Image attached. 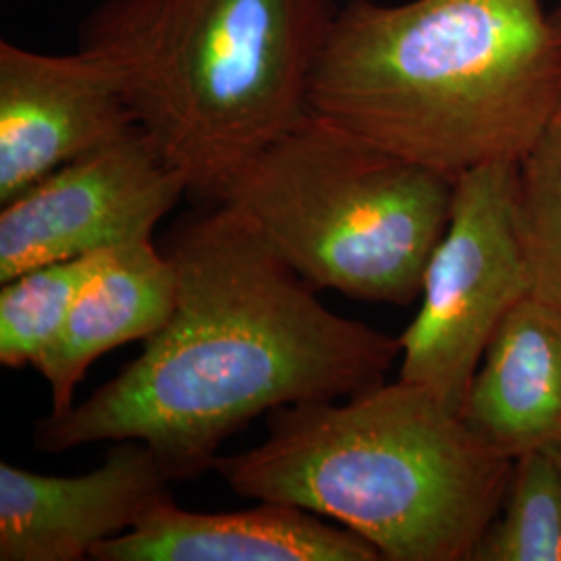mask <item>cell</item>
<instances>
[{
	"instance_id": "8992f818",
	"label": "cell",
	"mask_w": 561,
	"mask_h": 561,
	"mask_svg": "<svg viewBox=\"0 0 561 561\" xmlns=\"http://www.w3.org/2000/svg\"><path fill=\"white\" fill-rule=\"evenodd\" d=\"M518 162H489L456 181L451 219L400 335L398 379L460 414L503 319L533 294L516 221Z\"/></svg>"
},
{
	"instance_id": "5bb4252c",
	"label": "cell",
	"mask_w": 561,
	"mask_h": 561,
	"mask_svg": "<svg viewBox=\"0 0 561 561\" xmlns=\"http://www.w3.org/2000/svg\"><path fill=\"white\" fill-rule=\"evenodd\" d=\"M104 252L48 262L0 285V364L23 368L41 360L59 337L83 283L101 264Z\"/></svg>"
},
{
	"instance_id": "7a4b0ae2",
	"label": "cell",
	"mask_w": 561,
	"mask_h": 561,
	"mask_svg": "<svg viewBox=\"0 0 561 561\" xmlns=\"http://www.w3.org/2000/svg\"><path fill=\"white\" fill-rule=\"evenodd\" d=\"M308 106L447 180L520 162L561 115V30L542 0H350Z\"/></svg>"
},
{
	"instance_id": "277c9868",
	"label": "cell",
	"mask_w": 561,
	"mask_h": 561,
	"mask_svg": "<svg viewBox=\"0 0 561 561\" xmlns=\"http://www.w3.org/2000/svg\"><path fill=\"white\" fill-rule=\"evenodd\" d=\"M335 0H104L80 48L104 60L187 192L231 178L310 113Z\"/></svg>"
},
{
	"instance_id": "9c48e42d",
	"label": "cell",
	"mask_w": 561,
	"mask_h": 561,
	"mask_svg": "<svg viewBox=\"0 0 561 561\" xmlns=\"http://www.w3.org/2000/svg\"><path fill=\"white\" fill-rule=\"evenodd\" d=\"M175 481L141 442H115L76 477L0 463V561H81L129 530Z\"/></svg>"
},
{
	"instance_id": "3957f363",
	"label": "cell",
	"mask_w": 561,
	"mask_h": 561,
	"mask_svg": "<svg viewBox=\"0 0 561 561\" xmlns=\"http://www.w3.org/2000/svg\"><path fill=\"white\" fill-rule=\"evenodd\" d=\"M240 497L337 522L387 561H470L502 507L514 460L421 387L382 382L273 410L266 439L219 456Z\"/></svg>"
},
{
	"instance_id": "30bf717a",
	"label": "cell",
	"mask_w": 561,
	"mask_h": 561,
	"mask_svg": "<svg viewBox=\"0 0 561 561\" xmlns=\"http://www.w3.org/2000/svg\"><path fill=\"white\" fill-rule=\"evenodd\" d=\"M96 561H377L360 535L296 505L259 502L241 512H187L171 497L144 510L138 522L101 542Z\"/></svg>"
},
{
	"instance_id": "7c38bea8",
	"label": "cell",
	"mask_w": 561,
	"mask_h": 561,
	"mask_svg": "<svg viewBox=\"0 0 561 561\" xmlns=\"http://www.w3.org/2000/svg\"><path fill=\"white\" fill-rule=\"evenodd\" d=\"M175 294L173 262L152 238L111 248L83 283L59 337L34 364L50 389V414L73 405L90 364L119 345L150 340L169 321Z\"/></svg>"
},
{
	"instance_id": "8fae6325",
	"label": "cell",
	"mask_w": 561,
	"mask_h": 561,
	"mask_svg": "<svg viewBox=\"0 0 561 561\" xmlns=\"http://www.w3.org/2000/svg\"><path fill=\"white\" fill-rule=\"evenodd\" d=\"M461 419L503 456L561 451V306L528 296L489 343Z\"/></svg>"
},
{
	"instance_id": "e0dca14e",
	"label": "cell",
	"mask_w": 561,
	"mask_h": 561,
	"mask_svg": "<svg viewBox=\"0 0 561 561\" xmlns=\"http://www.w3.org/2000/svg\"><path fill=\"white\" fill-rule=\"evenodd\" d=\"M558 2H561V0H558Z\"/></svg>"
},
{
	"instance_id": "4fadbf2b",
	"label": "cell",
	"mask_w": 561,
	"mask_h": 561,
	"mask_svg": "<svg viewBox=\"0 0 561 561\" xmlns=\"http://www.w3.org/2000/svg\"><path fill=\"white\" fill-rule=\"evenodd\" d=\"M470 561H561V451L514 460L502 507Z\"/></svg>"
},
{
	"instance_id": "9a60e30c",
	"label": "cell",
	"mask_w": 561,
	"mask_h": 561,
	"mask_svg": "<svg viewBox=\"0 0 561 561\" xmlns=\"http://www.w3.org/2000/svg\"><path fill=\"white\" fill-rule=\"evenodd\" d=\"M516 221L533 296L561 306V115L518 162Z\"/></svg>"
},
{
	"instance_id": "ba28073f",
	"label": "cell",
	"mask_w": 561,
	"mask_h": 561,
	"mask_svg": "<svg viewBox=\"0 0 561 561\" xmlns=\"http://www.w3.org/2000/svg\"><path fill=\"white\" fill-rule=\"evenodd\" d=\"M134 129L119 78L96 55L0 42V204Z\"/></svg>"
},
{
	"instance_id": "5b68a950",
	"label": "cell",
	"mask_w": 561,
	"mask_h": 561,
	"mask_svg": "<svg viewBox=\"0 0 561 561\" xmlns=\"http://www.w3.org/2000/svg\"><path fill=\"white\" fill-rule=\"evenodd\" d=\"M454 192L456 181L310 111L241 167L215 202L317 291L408 306L422 294Z\"/></svg>"
},
{
	"instance_id": "6da1fadb",
	"label": "cell",
	"mask_w": 561,
	"mask_h": 561,
	"mask_svg": "<svg viewBox=\"0 0 561 561\" xmlns=\"http://www.w3.org/2000/svg\"><path fill=\"white\" fill-rule=\"evenodd\" d=\"M164 252L178 277L169 321L90 398L36 422L41 451L141 442L190 479L261 414L379 387L401 356L400 337L329 310L222 204L183 222Z\"/></svg>"
},
{
	"instance_id": "52a82bcc",
	"label": "cell",
	"mask_w": 561,
	"mask_h": 561,
	"mask_svg": "<svg viewBox=\"0 0 561 561\" xmlns=\"http://www.w3.org/2000/svg\"><path fill=\"white\" fill-rule=\"evenodd\" d=\"M187 181L140 127L36 181L0 213V283L152 238Z\"/></svg>"
},
{
	"instance_id": "2e32d148",
	"label": "cell",
	"mask_w": 561,
	"mask_h": 561,
	"mask_svg": "<svg viewBox=\"0 0 561 561\" xmlns=\"http://www.w3.org/2000/svg\"><path fill=\"white\" fill-rule=\"evenodd\" d=\"M551 18L558 23V27L561 30V2H558V7L551 11Z\"/></svg>"
}]
</instances>
